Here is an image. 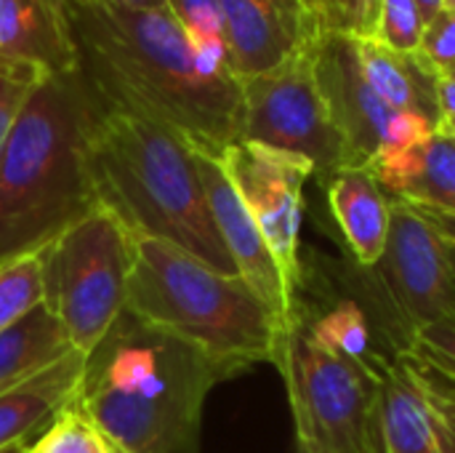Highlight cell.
I'll list each match as a JSON object with an SVG mask.
<instances>
[{"mask_svg": "<svg viewBox=\"0 0 455 453\" xmlns=\"http://www.w3.org/2000/svg\"><path fill=\"white\" fill-rule=\"evenodd\" d=\"M59 320L40 304L24 320L0 334V395L72 355Z\"/></svg>", "mask_w": 455, "mask_h": 453, "instance_id": "20", "label": "cell"}, {"mask_svg": "<svg viewBox=\"0 0 455 453\" xmlns=\"http://www.w3.org/2000/svg\"><path fill=\"white\" fill-rule=\"evenodd\" d=\"M371 171L389 198L455 214V139L451 136L435 131L408 150L379 158Z\"/></svg>", "mask_w": 455, "mask_h": 453, "instance_id": "16", "label": "cell"}, {"mask_svg": "<svg viewBox=\"0 0 455 453\" xmlns=\"http://www.w3.org/2000/svg\"><path fill=\"white\" fill-rule=\"evenodd\" d=\"M445 3H448V0H416V5H419V11H421V16H424L427 24H429L440 11H445Z\"/></svg>", "mask_w": 455, "mask_h": 453, "instance_id": "32", "label": "cell"}, {"mask_svg": "<svg viewBox=\"0 0 455 453\" xmlns=\"http://www.w3.org/2000/svg\"><path fill=\"white\" fill-rule=\"evenodd\" d=\"M296 425L299 451L379 453L376 379L368 360L317 342L299 307L277 363Z\"/></svg>", "mask_w": 455, "mask_h": 453, "instance_id": "7", "label": "cell"}, {"mask_svg": "<svg viewBox=\"0 0 455 453\" xmlns=\"http://www.w3.org/2000/svg\"><path fill=\"white\" fill-rule=\"evenodd\" d=\"M112 3H117V5H128V8H165V3L163 0H112Z\"/></svg>", "mask_w": 455, "mask_h": 453, "instance_id": "33", "label": "cell"}, {"mask_svg": "<svg viewBox=\"0 0 455 453\" xmlns=\"http://www.w3.org/2000/svg\"><path fill=\"white\" fill-rule=\"evenodd\" d=\"M328 206L360 267H376L389 238V195L371 168H347L328 184Z\"/></svg>", "mask_w": 455, "mask_h": 453, "instance_id": "17", "label": "cell"}, {"mask_svg": "<svg viewBox=\"0 0 455 453\" xmlns=\"http://www.w3.org/2000/svg\"><path fill=\"white\" fill-rule=\"evenodd\" d=\"M445 8H448V11H455V0H448V3H445Z\"/></svg>", "mask_w": 455, "mask_h": 453, "instance_id": "38", "label": "cell"}, {"mask_svg": "<svg viewBox=\"0 0 455 453\" xmlns=\"http://www.w3.org/2000/svg\"><path fill=\"white\" fill-rule=\"evenodd\" d=\"M448 75H453L455 77V67H451V69H448Z\"/></svg>", "mask_w": 455, "mask_h": 453, "instance_id": "39", "label": "cell"}, {"mask_svg": "<svg viewBox=\"0 0 455 453\" xmlns=\"http://www.w3.org/2000/svg\"><path fill=\"white\" fill-rule=\"evenodd\" d=\"M424 29H427V21L416 0H381L373 40L403 53H416L421 48Z\"/></svg>", "mask_w": 455, "mask_h": 453, "instance_id": "26", "label": "cell"}, {"mask_svg": "<svg viewBox=\"0 0 455 453\" xmlns=\"http://www.w3.org/2000/svg\"><path fill=\"white\" fill-rule=\"evenodd\" d=\"M368 366L376 379L379 453H455V414L400 352L376 350Z\"/></svg>", "mask_w": 455, "mask_h": 453, "instance_id": "12", "label": "cell"}, {"mask_svg": "<svg viewBox=\"0 0 455 453\" xmlns=\"http://www.w3.org/2000/svg\"><path fill=\"white\" fill-rule=\"evenodd\" d=\"M232 376L125 310L85 355L72 403L128 453H200L205 400Z\"/></svg>", "mask_w": 455, "mask_h": 453, "instance_id": "2", "label": "cell"}, {"mask_svg": "<svg viewBox=\"0 0 455 453\" xmlns=\"http://www.w3.org/2000/svg\"><path fill=\"white\" fill-rule=\"evenodd\" d=\"M37 441H21V443H11L5 449H0V453H32Z\"/></svg>", "mask_w": 455, "mask_h": 453, "instance_id": "34", "label": "cell"}, {"mask_svg": "<svg viewBox=\"0 0 455 453\" xmlns=\"http://www.w3.org/2000/svg\"><path fill=\"white\" fill-rule=\"evenodd\" d=\"M0 64L40 77L77 67L59 0H0Z\"/></svg>", "mask_w": 455, "mask_h": 453, "instance_id": "15", "label": "cell"}, {"mask_svg": "<svg viewBox=\"0 0 455 453\" xmlns=\"http://www.w3.org/2000/svg\"><path fill=\"white\" fill-rule=\"evenodd\" d=\"M419 53L437 72H448L455 67V11L445 8L427 24Z\"/></svg>", "mask_w": 455, "mask_h": 453, "instance_id": "29", "label": "cell"}, {"mask_svg": "<svg viewBox=\"0 0 455 453\" xmlns=\"http://www.w3.org/2000/svg\"><path fill=\"white\" fill-rule=\"evenodd\" d=\"M312 67L320 93L341 131L352 166L371 168L379 158L413 147L435 133L421 117L395 112L368 83L355 37L320 32L312 43Z\"/></svg>", "mask_w": 455, "mask_h": 453, "instance_id": "9", "label": "cell"}, {"mask_svg": "<svg viewBox=\"0 0 455 453\" xmlns=\"http://www.w3.org/2000/svg\"><path fill=\"white\" fill-rule=\"evenodd\" d=\"M408 368L455 414V326H424L397 347Z\"/></svg>", "mask_w": 455, "mask_h": 453, "instance_id": "21", "label": "cell"}, {"mask_svg": "<svg viewBox=\"0 0 455 453\" xmlns=\"http://www.w3.org/2000/svg\"><path fill=\"white\" fill-rule=\"evenodd\" d=\"M43 256V307L59 320L72 350L88 355L125 312L136 235L99 206L45 246Z\"/></svg>", "mask_w": 455, "mask_h": 453, "instance_id": "6", "label": "cell"}, {"mask_svg": "<svg viewBox=\"0 0 455 453\" xmlns=\"http://www.w3.org/2000/svg\"><path fill=\"white\" fill-rule=\"evenodd\" d=\"M437 104H440V115H443L440 125L455 123V77L448 72H437Z\"/></svg>", "mask_w": 455, "mask_h": 453, "instance_id": "30", "label": "cell"}, {"mask_svg": "<svg viewBox=\"0 0 455 453\" xmlns=\"http://www.w3.org/2000/svg\"><path fill=\"white\" fill-rule=\"evenodd\" d=\"M35 453H128L115 438H109L83 409L69 403L43 430Z\"/></svg>", "mask_w": 455, "mask_h": 453, "instance_id": "23", "label": "cell"}, {"mask_svg": "<svg viewBox=\"0 0 455 453\" xmlns=\"http://www.w3.org/2000/svg\"><path fill=\"white\" fill-rule=\"evenodd\" d=\"M91 176L99 203L133 235L171 243L216 272L237 275L208 208L195 147L184 136L104 107L91 139Z\"/></svg>", "mask_w": 455, "mask_h": 453, "instance_id": "4", "label": "cell"}, {"mask_svg": "<svg viewBox=\"0 0 455 453\" xmlns=\"http://www.w3.org/2000/svg\"><path fill=\"white\" fill-rule=\"evenodd\" d=\"M40 75L24 67H5L0 64V150L29 96V91L37 85Z\"/></svg>", "mask_w": 455, "mask_h": 453, "instance_id": "28", "label": "cell"}, {"mask_svg": "<svg viewBox=\"0 0 455 453\" xmlns=\"http://www.w3.org/2000/svg\"><path fill=\"white\" fill-rule=\"evenodd\" d=\"M312 43L315 37L280 67L240 80V139L309 160L315 166V176L328 184L336 174L355 166L349 147L320 93L312 67Z\"/></svg>", "mask_w": 455, "mask_h": 453, "instance_id": "8", "label": "cell"}, {"mask_svg": "<svg viewBox=\"0 0 455 453\" xmlns=\"http://www.w3.org/2000/svg\"><path fill=\"white\" fill-rule=\"evenodd\" d=\"M32 453H35V449H32Z\"/></svg>", "mask_w": 455, "mask_h": 453, "instance_id": "41", "label": "cell"}, {"mask_svg": "<svg viewBox=\"0 0 455 453\" xmlns=\"http://www.w3.org/2000/svg\"><path fill=\"white\" fill-rule=\"evenodd\" d=\"M227 61L245 80L280 67L320 35L307 8L280 0H219Z\"/></svg>", "mask_w": 455, "mask_h": 453, "instance_id": "14", "label": "cell"}, {"mask_svg": "<svg viewBox=\"0 0 455 453\" xmlns=\"http://www.w3.org/2000/svg\"><path fill=\"white\" fill-rule=\"evenodd\" d=\"M373 270H379L408 334L424 326H455V286L445 238L413 203L389 198V238Z\"/></svg>", "mask_w": 455, "mask_h": 453, "instance_id": "11", "label": "cell"}, {"mask_svg": "<svg viewBox=\"0 0 455 453\" xmlns=\"http://www.w3.org/2000/svg\"><path fill=\"white\" fill-rule=\"evenodd\" d=\"M195 48H224L219 0H163Z\"/></svg>", "mask_w": 455, "mask_h": 453, "instance_id": "27", "label": "cell"}, {"mask_svg": "<svg viewBox=\"0 0 455 453\" xmlns=\"http://www.w3.org/2000/svg\"><path fill=\"white\" fill-rule=\"evenodd\" d=\"M419 208V206H416ZM421 214L435 224V230L448 240L455 243V214H443V211H432V208H421Z\"/></svg>", "mask_w": 455, "mask_h": 453, "instance_id": "31", "label": "cell"}, {"mask_svg": "<svg viewBox=\"0 0 455 453\" xmlns=\"http://www.w3.org/2000/svg\"><path fill=\"white\" fill-rule=\"evenodd\" d=\"M83 360L85 355L72 352L0 395V449L43 435L53 417L72 403Z\"/></svg>", "mask_w": 455, "mask_h": 453, "instance_id": "18", "label": "cell"}, {"mask_svg": "<svg viewBox=\"0 0 455 453\" xmlns=\"http://www.w3.org/2000/svg\"><path fill=\"white\" fill-rule=\"evenodd\" d=\"M296 453H307V451H296Z\"/></svg>", "mask_w": 455, "mask_h": 453, "instance_id": "40", "label": "cell"}, {"mask_svg": "<svg viewBox=\"0 0 455 453\" xmlns=\"http://www.w3.org/2000/svg\"><path fill=\"white\" fill-rule=\"evenodd\" d=\"M45 299V256L29 251L0 262V334L35 312Z\"/></svg>", "mask_w": 455, "mask_h": 453, "instance_id": "22", "label": "cell"}, {"mask_svg": "<svg viewBox=\"0 0 455 453\" xmlns=\"http://www.w3.org/2000/svg\"><path fill=\"white\" fill-rule=\"evenodd\" d=\"M437 133H445V136L455 139V123H443V125L437 128Z\"/></svg>", "mask_w": 455, "mask_h": 453, "instance_id": "36", "label": "cell"}, {"mask_svg": "<svg viewBox=\"0 0 455 453\" xmlns=\"http://www.w3.org/2000/svg\"><path fill=\"white\" fill-rule=\"evenodd\" d=\"M320 32H336L355 40L376 35L381 0H304Z\"/></svg>", "mask_w": 455, "mask_h": 453, "instance_id": "25", "label": "cell"}, {"mask_svg": "<svg viewBox=\"0 0 455 453\" xmlns=\"http://www.w3.org/2000/svg\"><path fill=\"white\" fill-rule=\"evenodd\" d=\"M200 182L208 198V208L213 214L216 230L224 240V248L229 259L237 267V275L259 294V299L280 318V323L288 328L296 315V291L288 286L277 259L272 256L261 230L251 219L248 208L243 206L237 190L232 187L229 176L224 174L221 163L195 150Z\"/></svg>", "mask_w": 455, "mask_h": 453, "instance_id": "13", "label": "cell"}, {"mask_svg": "<svg viewBox=\"0 0 455 453\" xmlns=\"http://www.w3.org/2000/svg\"><path fill=\"white\" fill-rule=\"evenodd\" d=\"M216 160L261 230L288 286L296 291L301 283L299 243L304 222V187L315 176V166L299 155L243 139L221 150Z\"/></svg>", "mask_w": 455, "mask_h": 453, "instance_id": "10", "label": "cell"}, {"mask_svg": "<svg viewBox=\"0 0 455 453\" xmlns=\"http://www.w3.org/2000/svg\"><path fill=\"white\" fill-rule=\"evenodd\" d=\"M104 107L77 67L29 91L0 150V262L51 246L101 206L91 139Z\"/></svg>", "mask_w": 455, "mask_h": 453, "instance_id": "3", "label": "cell"}, {"mask_svg": "<svg viewBox=\"0 0 455 453\" xmlns=\"http://www.w3.org/2000/svg\"><path fill=\"white\" fill-rule=\"evenodd\" d=\"M445 246H448V262H451V272H453V286H455V243H448V240H445Z\"/></svg>", "mask_w": 455, "mask_h": 453, "instance_id": "35", "label": "cell"}, {"mask_svg": "<svg viewBox=\"0 0 455 453\" xmlns=\"http://www.w3.org/2000/svg\"><path fill=\"white\" fill-rule=\"evenodd\" d=\"M304 323L309 326V331L317 342H323L325 347H331L347 358L368 360L376 352L368 318L352 302H341L331 312H325L315 320H304Z\"/></svg>", "mask_w": 455, "mask_h": 453, "instance_id": "24", "label": "cell"}, {"mask_svg": "<svg viewBox=\"0 0 455 453\" xmlns=\"http://www.w3.org/2000/svg\"><path fill=\"white\" fill-rule=\"evenodd\" d=\"M80 75L112 107L219 155L243 133V85L227 48H195L168 8L59 0Z\"/></svg>", "mask_w": 455, "mask_h": 453, "instance_id": "1", "label": "cell"}, {"mask_svg": "<svg viewBox=\"0 0 455 453\" xmlns=\"http://www.w3.org/2000/svg\"><path fill=\"white\" fill-rule=\"evenodd\" d=\"M360 64L373 85V91L403 115H413L427 120L429 125H440V104H437V69L416 51L403 53L381 45L379 40H357Z\"/></svg>", "mask_w": 455, "mask_h": 453, "instance_id": "19", "label": "cell"}, {"mask_svg": "<svg viewBox=\"0 0 455 453\" xmlns=\"http://www.w3.org/2000/svg\"><path fill=\"white\" fill-rule=\"evenodd\" d=\"M125 310L157 326L235 376L256 363H280L285 326L237 275L216 272L187 251L136 235Z\"/></svg>", "mask_w": 455, "mask_h": 453, "instance_id": "5", "label": "cell"}, {"mask_svg": "<svg viewBox=\"0 0 455 453\" xmlns=\"http://www.w3.org/2000/svg\"><path fill=\"white\" fill-rule=\"evenodd\" d=\"M280 3H288V5H299V8H307L304 0H280Z\"/></svg>", "mask_w": 455, "mask_h": 453, "instance_id": "37", "label": "cell"}]
</instances>
